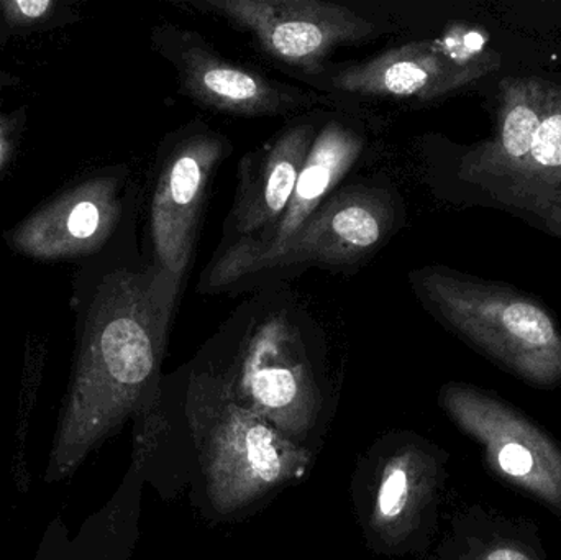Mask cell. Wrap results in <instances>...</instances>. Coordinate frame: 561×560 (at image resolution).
<instances>
[{
    "label": "cell",
    "instance_id": "1",
    "mask_svg": "<svg viewBox=\"0 0 561 560\" xmlns=\"http://www.w3.org/2000/svg\"><path fill=\"white\" fill-rule=\"evenodd\" d=\"M180 288L154 263L144 272L121 270L102 283L66 424L75 457L157 393Z\"/></svg>",
    "mask_w": 561,
    "mask_h": 560
},
{
    "label": "cell",
    "instance_id": "2",
    "mask_svg": "<svg viewBox=\"0 0 561 560\" xmlns=\"http://www.w3.org/2000/svg\"><path fill=\"white\" fill-rule=\"evenodd\" d=\"M230 355L210 368L243 407L306 447L325 410L320 354L294 308L249 301L224 329Z\"/></svg>",
    "mask_w": 561,
    "mask_h": 560
},
{
    "label": "cell",
    "instance_id": "3",
    "mask_svg": "<svg viewBox=\"0 0 561 560\" xmlns=\"http://www.w3.org/2000/svg\"><path fill=\"white\" fill-rule=\"evenodd\" d=\"M187 420L217 515H236L306 476L307 447L243 407L209 367L191 372Z\"/></svg>",
    "mask_w": 561,
    "mask_h": 560
},
{
    "label": "cell",
    "instance_id": "4",
    "mask_svg": "<svg viewBox=\"0 0 561 560\" xmlns=\"http://www.w3.org/2000/svg\"><path fill=\"white\" fill-rule=\"evenodd\" d=\"M411 279L435 318L496 364L540 387L561 380V331L540 302L438 266L415 270Z\"/></svg>",
    "mask_w": 561,
    "mask_h": 560
},
{
    "label": "cell",
    "instance_id": "5",
    "mask_svg": "<svg viewBox=\"0 0 561 560\" xmlns=\"http://www.w3.org/2000/svg\"><path fill=\"white\" fill-rule=\"evenodd\" d=\"M398 226V206L386 187L352 184L336 190L280 245L266 252H219L199 292L219 293L243 279L296 266L346 268L371 256Z\"/></svg>",
    "mask_w": 561,
    "mask_h": 560
},
{
    "label": "cell",
    "instance_id": "6",
    "mask_svg": "<svg viewBox=\"0 0 561 560\" xmlns=\"http://www.w3.org/2000/svg\"><path fill=\"white\" fill-rule=\"evenodd\" d=\"M496 65L488 36L473 26L457 25L440 38L405 43L365 61L323 68L306 81L322 92L431 101L463 88Z\"/></svg>",
    "mask_w": 561,
    "mask_h": 560
},
{
    "label": "cell",
    "instance_id": "7",
    "mask_svg": "<svg viewBox=\"0 0 561 560\" xmlns=\"http://www.w3.org/2000/svg\"><path fill=\"white\" fill-rule=\"evenodd\" d=\"M187 5L250 33L260 48L284 65L316 76L340 46L375 38L371 16L322 0H191Z\"/></svg>",
    "mask_w": 561,
    "mask_h": 560
},
{
    "label": "cell",
    "instance_id": "8",
    "mask_svg": "<svg viewBox=\"0 0 561 560\" xmlns=\"http://www.w3.org/2000/svg\"><path fill=\"white\" fill-rule=\"evenodd\" d=\"M158 42L176 71L184 94L210 111L242 117H275L327 101L316 92L280 84L229 61L191 30L164 26Z\"/></svg>",
    "mask_w": 561,
    "mask_h": 560
},
{
    "label": "cell",
    "instance_id": "9",
    "mask_svg": "<svg viewBox=\"0 0 561 560\" xmlns=\"http://www.w3.org/2000/svg\"><path fill=\"white\" fill-rule=\"evenodd\" d=\"M229 150L222 135L203 127L184 132L161 161L151 201V242L154 265L176 282H183L193 256L210 178Z\"/></svg>",
    "mask_w": 561,
    "mask_h": 560
},
{
    "label": "cell",
    "instance_id": "10",
    "mask_svg": "<svg viewBox=\"0 0 561 560\" xmlns=\"http://www.w3.org/2000/svg\"><path fill=\"white\" fill-rule=\"evenodd\" d=\"M442 404L461 430L483 444L504 479L561 510V453L542 431L501 401L465 385L445 387Z\"/></svg>",
    "mask_w": 561,
    "mask_h": 560
},
{
    "label": "cell",
    "instance_id": "11",
    "mask_svg": "<svg viewBox=\"0 0 561 560\" xmlns=\"http://www.w3.org/2000/svg\"><path fill=\"white\" fill-rule=\"evenodd\" d=\"M320 125L316 117L299 118L243 157L219 249L259 236L283 216Z\"/></svg>",
    "mask_w": 561,
    "mask_h": 560
},
{
    "label": "cell",
    "instance_id": "12",
    "mask_svg": "<svg viewBox=\"0 0 561 560\" xmlns=\"http://www.w3.org/2000/svg\"><path fill=\"white\" fill-rule=\"evenodd\" d=\"M365 147V134L348 118L332 115L323 121L283 216L259 236L217 249V253L266 252L280 245L335 193Z\"/></svg>",
    "mask_w": 561,
    "mask_h": 560
},
{
    "label": "cell",
    "instance_id": "13",
    "mask_svg": "<svg viewBox=\"0 0 561 560\" xmlns=\"http://www.w3.org/2000/svg\"><path fill=\"white\" fill-rule=\"evenodd\" d=\"M547 88L549 82L540 79L503 81L496 134L465 157L461 163L465 176L471 180L500 176L523 163L542 122Z\"/></svg>",
    "mask_w": 561,
    "mask_h": 560
},
{
    "label": "cell",
    "instance_id": "14",
    "mask_svg": "<svg viewBox=\"0 0 561 560\" xmlns=\"http://www.w3.org/2000/svg\"><path fill=\"white\" fill-rule=\"evenodd\" d=\"M432 466L422 450L399 447L376 470L368 529L385 546H396L409 535L424 506Z\"/></svg>",
    "mask_w": 561,
    "mask_h": 560
},
{
    "label": "cell",
    "instance_id": "15",
    "mask_svg": "<svg viewBox=\"0 0 561 560\" xmlns=\"http://www.w3.org/2000/svg\"><path fill=\"white\" fill-rule=\"evenodd\" d=\"M117 190L114 181H99L72 194L53 207L51 213L43 214L36 222H30L20 240L26 247L39 243L36 253L81 252L91 250L104 242L118 217Z\"/></svg>",
    "mask_w": 561,
    "mask_h": 560
},
{
    "label": "cell",
    "instance_id": "16",
    "mask_svg": "<svg viewBox=\"0 0 561 560\" xmlns=\"http://www.w3.org/2000/svg\"><path fill=\"white\" fill-rule=\"evenodd\" d=\"M490 178H513L543 184L561 197V89L549 84L546 111L533 147L523 163L510 173ZM481 180V178H480Z\"/></svg>",
    "mask_w": 561,
    "mask_h": 560
},
{
    "label": "cell",
    "instance_id": "17",
    "mask_svg": "<svg viewBox=\"0 0 561 560\" xmlns=\"http://www.w3.org/2000/svg\"><path fill=\"white\" fill-rule=\"evenodd\" d=\"M481 184L497 199L539 217L553 233L561 236V197L543 184L513 178H481Z\"/></svg>",
    "mask_w": 561,
    "mask_h": 560
},
{
    "label": "cell",
    "instance_id": "18",
    "mask_svg": "<svg viewBox=\"0 0 561 560\" xmlns=\"http://www.w3.org/2000/svg\"><path fill=\"white\" fill-rule=\"evenodd\" d=\"M5 7L20 19L35 20L45 15L51 9L53 2H48V0H16V2L5 3Z\"/></svg>",
    "mask_w": 561,
    "mask_h": 560
},
{
    "label": "cell",
    "instance_id": "19",
    "mask_svg": "<svg viewBox=\"0 0 561 560\" xmlns=\"http://www.w3.org/2000/svg\"><path fill=\"white\" fill-rule=\"evenodd\" d=\"M481 560H534V558L517 546H500L488 551Z\"/></svg>",
    "mask_w": 561,
    "mask_h": 560
},
{
    "label": "cell",
    "instance_id": "20",
    "mask_svg": "<svg viewBox=\"0 0 561 560\" xmlns=\"http://www.w3.org/2000/svg\"><path fill=\"white\" fill-rule=\"evenodd\" d=\"M3 153H5V144H3L2 137H0V161H2Z\"/></svg>",
    "mask_w": 561,
    "mask_h": 560
}]
</instances>
